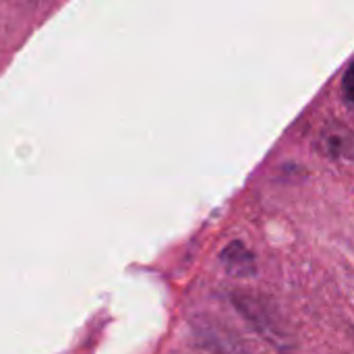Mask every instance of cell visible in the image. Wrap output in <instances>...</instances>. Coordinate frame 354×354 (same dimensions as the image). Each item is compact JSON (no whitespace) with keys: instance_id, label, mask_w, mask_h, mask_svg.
Segmentation results:
<instances>
[{"instance_id":"cell-2","label":"cell","mask_w":354,"mask_h":354,"mask_svg":"<svg viewBox=\"0 0 354 354\" xmlns=\"http://www.w3.org/2000/svg\"><path fill=\"white\" fill-rule=\"evenodd\" d=\"M342 95H344V100L354 104V62L342 77Z\"/></svg>"},{"instance_id":"cell-1","label":"cell","mask_w":354,"mask_h":354,"mask_svg":"<svg viewBox=\"0 0 354 354\" xmlns=\"http://www.w3.org/2000/svg\"><path fill=\"white\" fill-rule=\"evenodd\" d=\"M226 272H230L232 276H253L255 274V257L253 253L239 241L230 243L222 255H220Z\"/></svg>"}]
</instances>
